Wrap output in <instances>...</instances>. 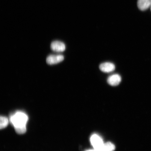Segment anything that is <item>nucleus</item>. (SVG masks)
Segmentation results:
<instances>
[{
	"instance_id": "9",
	"label": "nucleus",
	"mask_w": 151,
	"mask_h": 151,
	"mask_svg": "<svg viewBox=\"0 0 151 151\" xmlns=\"http://www.w3.org/2000/svg\"><path fill=\"white\" fill-rule=\"evenodd\" d=\"M9 124V120L6 117L1 116L0 118V128L3 129L7 127Z\"/></svg>"
},
{
	"instance_id": "6",
	"label": "nucleus",
	"mask_w": 151,
	"mask_h": 151,
	"mask_svg": "<svg viewBox=\"0 0 151 151\" xmlns=\"http://www.w3.org/2000/svg\"><path fill=\"white\" fill-rule=\"evenodd\" d=\"M121 81V77L119 75L116 73L111 75L107 79V82L108 83L112 86H118Z\"/></svg>"
},
{
	"instance_id": "5",
	"label": "nucleus",
	"mask_w": 151,
	"mask_h": 151,
	"mask_svg": "<svg viewBox=\"0 0 151 151\" xmlns=\"http://www.w3.org/2000/svg\"><path fill=\"white\" fill-rule=\"evenodd\" d=\"M99 69L104 73H110L115 70V65L111 62H104L100 65Z\"/></svg>"
},
{
	"instance_id": "8",
	"label": "nucleus",
	"mask_w": 151,
	"mask_h": 151,
	"mask_svg": "<svg viewBox=\"0 0 151 151\" xmlns=\"http://www.w3.org/2000/svg\"><path fill=\"white\" fill-rule=\"evenodd\" d=\"M115 149V146L112 143L108 142L104 143L101 147L96 149H94L95 151H113Z\"/></svg>"
},
{
	"instance_id": "10",
	"label": "nucleus",
	"mask_w": 151,
	"mask_h": 151,
	"mask_svg": "<svg viewBox=\"0 0 151 151\" xmlns=\"http://www.w3.org/2000/svg\"><path fill=\"white\" fill-rule=\"evenodd\" d=\"M86 151H94V150H87Z\"/></svg>"
},
{
	"instance_id": "3",
	"label": "nucleus",
	"mask_w": 151,
	"mask_h": 151,
	"mask_svg": "<svg viewBox=\"0 0 151 151\" xmlns=\"http://www.w3.org/2000/svg\"><path fill=\"white\" fill-rule=\"evenodd\" d=\"M90 141L94 149L99 148L104 143L101 137L96 134L92 135L91 137Z\"/></svg>"
},
{
	"instance_id": "7",
	"label": "nucleus",
	"mask_w": 151,
	"mask_h": 151,
	"mask_svg": "<svg viewBox=\"0 0 151 151\" xmlns=\"http://www.w3.org/2000/svg\"><path fill=\"white\" fill-rule=\"evenodd\" d=\"M137 4L140 10L144 11L151 6V0H138Z\"/></svg>"
},
{
	"instance_id": "4",
	"label": "nucleus",
	"mask_w": 151,
	"mask_h": 151,
	"mask_svg": "<svg viewBox=\"0 0 151 151\" xmlns=\"http://www.w3.org/2000/svg\"><path fill=\"white\" fill-rule=\"evenodd\" d=\"M50 48L53 51L62 52L65 50V43L59 41H53L50 45Z\"/></svg>"
},
{
	"instance_id": "11",
	"label": "nucleus",
	"mask_w": 151,
	"mask_h": 151,
	"mask_svg": "<svg viewBox=\"0 0 151 151\" xmlns=\"http://www.w3.org/2000/svg\"></svg>"
},
{
	"instance_id": "1",
	"label": "nucleus",
	"mask_w": 151,
	"mask_h": 151,
	"mask_svg": "<svg viewBox=\"0 0 151 151\" xmlns=\"http://www.w3.org/2000/svg\"><path fill=\"white\" fill-rule=\"evenodd\" d=\"M28 120L27 115L22 112H16L10 118L11 123L14 126L17 133L19 134H23L26 132V124Z\"/></svg>"
},
{
	"instance_id": "2",
	"label": "nucleus",
	"mask_w": 151,
	"mask_h": 151,
	"mask_svg": "<svg viewBox=\"0 0 151 151\" xmlns=\"http://www.w3.org/2000/svg\"><path fill=\"white\" fill-rule=\"evenodd\" d=\"M64 59L63 56L61 55H51L47 58L46 62L49 65H55L63 61Z\"/></svg>"
}]
</instances>
